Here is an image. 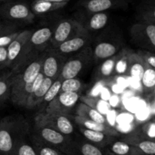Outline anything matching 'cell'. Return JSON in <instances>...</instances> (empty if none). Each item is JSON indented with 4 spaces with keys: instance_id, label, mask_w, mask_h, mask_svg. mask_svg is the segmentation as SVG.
<instances>
[{
    "instance_id": "obj_1",
    "label": "cell",
    "mask_w": 155,
    "mask_h": 155,
    "mask_svg": "<svg viewBox=\"0 0 155 155\" xmlns=\"http://www.w3.org/2000/svg\"><path fill=\"white\" fill-rule=\"evenodd\" d=\"M31 128L21 115H6L0 119V155H11L21 141L27 139Z\"/></svg>"
},
{
    "instance_id": "obj_2",
    "label": "cell",
    "mask_w": 155,
    "mask_h": 155,
    "mask_svg": "<svg viewBox=\"0 0 155 155\" xmlns=\"http://www.w3.org/2000/svg\"><path fill=\"white\" fill-rule=\"evenodd\" d=\"M52 32L53 29L48 27H41L32 32L29 39L24 44L18 60L11 69V72L12 74L18 73L40 53L49 48Z\"/></svg>"
},
{
    "instance_id": "obj_3",
    "label": "cell",
    "mask_w": 155,
    "mask_h": 155,
    "mask_svg": "<svg viewBox=\"0 0 155 155\" xmlns=\"http://www.w3.org/2000/svg\"><path fill=\"white\" fill-rule=\"evenodd\" d=\"M30 133L40 139L45 144L55 147L66 155H79L75 140L72 137L63 135L53 128L42 122L35 117L33 129Z\"/></svg>"
},
{
    "instance_id": "obj_4",
    "label": "cell",
    "mask_w": 155,
    "mask_h": 155,
    "mask_svg": "<svg viewBox=\"0 0 155 155\" xmlns=\"http://www.w3.org/2000/svg\"><path fill=\"white\" fill-rule=\"evenodd\" d=\"M92 62V48L89 45L67 59L58 78L62 81L77 78Z\"/></svg>"
},
{
    "instance_id": "obj_5",
    "label": "cell",
    "mask_w": 155,
    "mask_h": 155,
    "mask_svg": "<svg viewBox=\"0 0 155 155\" xmlns=\"http://www.w3.org/2000/svg\"><path fill=\"white\" fill-rule=\"evenodd\" d=\"M44 53H40L36 58L27 64L18 73H15L11 75V91H15L26 84L33 81L36 76L41 72L42 69V60H43Z\"/></svg>"
},
{
    "instance_id": "obj_6",
    "label": "cell",
    "mask_w": 155,
    "mask_h": 155,
    "mask_svg": "<svg viewBox=\"0 0 155 155\" xmlns=\"http://www.w3.org/2000/svg\"><path fill=\"white\" fill-rule=\"evenodd\" d=\"M0 16L12 22L32 23L35 15L26 3L15 2H7L0 6Z\"/></svg>"
},
{
    "instance_id": "obj_7",
    "label": "cell",
    "mask_w": 155,
    "mask_h": 155,
    "mask_svg": "<svg viewBox=\"0 0 155 155\" xmlns=\"http://www.w3.org/2000/svg\"><path fill=\"white\" fill-rule=\"evenodd\" d=\"M132 40L143 48L154 53L155 50V24L138 22L130 29Z\"/></svg>"
},
{
    "instance_id": "obj_8",
    "label": "cell",
    "mask_w": 155,
    "mask_h": 155,
    "mask_svg": "<svg viewBox=\"0 0 155 155\" xmlns=\"http://www.w3.org/2000/svg\"><path fill=\"white\" fill-rule=\"evenodd\" d=\"M84 27L75 19H64L59 21L53 30L49 48H55L69 38L81 31Z\"/></svg>"
},
{
    "instance_id": "obj_9",
    "label": "cell",
    "mask_w": 155,
    "mask_h": 155,
    "mask_svg": "<svg viewBox=\"0 0 155 155\" xmlns=\"http://www.w3.org/2000/svg\"><path fill=\"white\" fill-rule=\"evenodd\" d=\"M36 117L63 135L71 137L74 134V125L70 115L54 112H42L38 113Z\"/></svg>"
},
{
    "instance_id": "obj_10",
    "label": "cell",
    "mask_w": 155,
    "mask_h": 155,
    "mask_svg": "<svg viewBox=\"0 0 155 155\" xmlns=\"http://www.w3.org/2000/svg\"><path fill=\"white\" fill-rule=\"evenodd\" d=\"M68 58L52 48H48L44 53L41 72L46 78L57 79Z\"/></svg>"
},
{
    "instance_id": "obj_11",
    "label": "cell",
    "mask_w": 155,
    "mask_h": 155,
    "mask_svg": "<svg viewBox=\"0 0 155 155\" xmlns=\"http://www.w3.org/2000/svg\"><path fill=\"white\" fill-rule=\"evenodd\" d=\"M81 97V92H60L50 102L43 112H59L69 115Z\"/></svg>"
},
{
    "instance_id": "obj_12",
    "label": "cell",
    "mask_w": 155,
    "mask_h": 155,
    "mask_svg": "<svg viewBox=\"0 0 155 155\" xmlns=\"http://www.w3.org/2000/svg\"><path fill=\"white\" fill-rule=\"evenodd\" d=\"M90 40L89 31L84 28L72 37L69 38L62 43L59 44L55 48L52 49L55 50L58 53L63 55L65 57L68 58L89 46Z\"/></svg>"
},
{
    "instance_id": "obj_13",
    "label": "cell",
    "mask_w": 155,
    "mask_h": 155,
    "mask_svg": "<svg viewBox=\"0 0 155 155\" xmlns=\"http://www.w3.org/2000/svg\"><path fill=\"white\" fill-rule=\"evenodd\" d=\"M130 0H82L80 5L88 13L104 12L110 9H127Z\"/></svg>"
},
{
    "instance_id": "obj_14",
    "label": "cell",
    "mask_w": 155,
    "mask_h": 155,
    "mask_svg": "<svg viewBox=\"0 0 155 155\" xmlns=\"http://www.w3.org/2000/svg\"><path fill=\"white\" fill-rule=\"evenodd\" d=\"M44 78L45 76L42 72H40L32 82L26 84L25 85L15 91H11L9 100H11V101L15 105L24 108L28 98L33 94V91L39 87Z\"/></svg>"
},
{
    "instance_id": "obj_15",
    "label": "cell",
    "mask_w": 155,
    "mask_h": 155,
    "mask_svg": "<svg viewBox=\"0 0 155 155\" xmlns=\"http://www.w3.org/2000/svg\"><path fill=\"white\" fill-rule=\"evenodd\" d=\"M32 30H25L20 31L18 36L7 46L8 68L12 69L21 54L24 44L32 33Z\"/></svg>"
},
{
    "instance_id": "obj_16",
    "label": "cell",
    "mask_w": 155,
    "mask_h": 155,
    "mask_svg": "<svg viewBox=\"0 0 155 155\" xmlns=\"http://www.w3.org/2000/svg\"><path fill=\"white\" fill-rule=\"evenodd\" d=\"M120 139L139 149L145 155H155V141L141 136L134 131L123 135Z\"/></svg>"
},
{
    "instance_id": "obj_17",
    "label": "cell",
    "mask_w": 155,
    "mask_h": 155,
    "mask_svg": "<svg viewBox=\"0 0 155 155\" xmlns=\"http://www.w3.org/2000/svg\"><path fill=\"white\" fill-rule=\"evenodd\" d=\"M78 129L86 141L100 147H106L114 140L117 138V137L112 136V135H107L103 132L90 130V129H86L81 126H78Z\"/></svg>"
},
{
    "instance_id": "obj_18",
    "label": "cell",
    "mask_w": 155,
    "mask_h": 155,
    "mask_svg": "<svg viewBox=\"0 0 155 155\" xmlns=\"http://www.w3.org/2000/svg\"><path fill=\"white\" fill-rule=\"evenodd\" d=\"M73 119L78 126H81V127L86 128V129H90V130L103 132V133L107 134V135H112V136L117 137V138H119L120 136V132H118L110 124H102V123L96 122L86 119L77 116V115H74Z\"/></svg>"
},
{
    "instance_id": "obj_19",
    "label": "cell",
    "mask_w": 155,
    "mask_h": 155,
    "mask_svg": "<svg viewBox=\"0 0 155 155\" xmlns=\"http://www.w3.org/2000/svg\"><path fill=\"white\" fill-rule=\"evenodd\" d=\"M54 80L55 79L50 78H44L39 87L33 91V94L28 98L24 108L27 109H34L39 107L44 96Z\"/></svg>"
},
{
    "instance_id": "obj_20",
    "label": "cell",
    "mask_w": 155,
    "mask_h": 155,
    "mask_svg": "<svg viewBox=\"0 0 155 155\" xmlns=\"http://www.w3.org/2000/svg\"><path fill=\"white\" fill-rule=\"evenodd\" d=\"M120 48L113 43L101 42L92 49L93 62L99 63L114 56L120 51Z\"/></svg>"
},
{
    "instance_id": "obj_21",
    "label": "cell",
    "mask_w": 155,
    "mask_h": 155,
    "mask_svg": "<svg viewBox=\"0 0 155 155\" xmlns=\"http://www.w3.org/2000/svg\"><path fill=\"white\" fill-rule=\"evenodd\" d=\"M105 148L110 155H145L134 146L117 138L114 140Z\"/></svg>"
},
{
    "instance_id": "obj_22",
    "label": "cell",
    "mask_w": 155,
    "mask_h": 155,
    "mask_svg": "<svg viewBox=\"0 0 155 155\" xmlns=\"http://www.w3.org/2000/svg\"><path fill=\"white\" fill-rule=\"evenodd\" d=\"M68 2H54L47 0H34L30 9L34 15H45L64 8Z\"/></svg>"
},
{
    "instance_id": "obj_23",
    "label": "cell",
    "mask_w": 155,
    "mask_h": 155,
    "mask_svg": "<svg viewBox=\"0 0 155 155\" xmlns=\"http://www.w3.org/2000/svg\"><path fill=\"white\" fill-rule=\"evenodd\" d=\"M75 115L82 117L86 119L92 120V121L96 122L102 123V124H109L105 116L102 113L92 108L91 106H88L87 104L83 103V102L77 105V108H76Z\"/></svg>"
},
{
    "instance_id": "obj_24",
    "label": "cell",
    "mask_w": 155,
    "mask_h": 155,
    "mask_svg": "<svg viewBox=\"0 0 155 155\" xmlns=\"http://www.w3.org/2000/svg\"><path fill=\"white\" fill-rule=\"evenodd\" d=\"M118 57V53L109 59L102 61L98 67L95 73V79L101 81L110 78L114 74V68L116 61Z\"/></svg>"
},
{
    "instance_id": "obj_25",
    "label": "cell",
    "mask_w": 155,
    "mask_h": 155,
    "mask_svg": "<svg viewBox=\"0 0 155 155\" xmlns=\"http://www.w3.org/2000/svg\"><path fill=\"white\" fill-rule=\"evenodd\" d=\"M79 155H110L105 147H100L86 139L75 140Z\"/></svg>"
},
{
    "instance_id": "obj_26",
    "label": "cell",
    "mask_w": 155,
    "mask_h": 155,
    "mask_svg": "<svg viewBox=\"0 0 155 155\" xmlns=\"http://www.w3.org/2000/svg\"><path fill=\"white\" fill-rule=\"evenodd\" d=\"M90 17L86 21V24L83 25L87 31L90 30H98L104 28L108 22L109 15L107 12H97L89 13Z\"/></svg>"
},
{
    "instance_id": "obj_27",
    "label": "cell",
    "mask_w": 155,
    "mask_h": 155,
    "mask_svg": "<svg viewBox=\"0 0 155 155\" xmlns=\"http://www.w3.org/2000/svg\"><path fill=\"white\" fill-rule=\"evenodd\" d=\"M29 138L37 155H66L55 147L45 144L33 134H30Z\"/></svg>"
},
{
    "instance_id": "obj_28",
    "label": "cell",
    "mask_w": 155,
    "mask_h": 155,
    "mask_svg": "<svg viewBox=\"0 0 155 155\" xmlns=\"http://www.w3.org/2000/svg\"><path fill=\"white\" fill-rule=\"evenodd\" d=\"M146 65H145L139 56L135 52H132L129 59V66L127 75L140 80L145 71Z\"/></svg>"
},
{
    "instance_id": "obj_29",
    "label": "cell",
    "mask_w": 155,
    "mask_h": 155,
    "mask_svg": "<svg viewBox=\"0 0 155 155\" xmlns=\"http://www.w3.org/2000/svg\"><path fill=\"white\" fill-rule=\"evenodd\" d=\"M137 19L139 22L155 24L154 0H148L141 5L138 11Z\"/></svg>"
},
{
    "instance_id": "obj_30",
    "label": "cell",
    "mask_w": 155,
    "mask_h": 155,
    "mask_svg": "<svg viewBox=\"0 0 155 155\" xmlns=\"http://www.w3.org/2000/svg\"><path fill=\"white\" fill-rule=\"evenodd\" d=\"M133 50L123 48L118 52V57L116 61L114 74H125L127 75L129 66V59Z\"/></svg>"
},
{
    "instance_id": "obj_31",
    "label": "cell",
    "mask_w": 155,
    "mask_h": 155,
    "mask_svg": "<svg viewBox=\"0 0 155 155\" xmlns=\"http://www.w3.org/2000/svg\"><path fill=\"white\" fill-rule=\"evenodd\" d=\"M142 91L145 93H154L155 88V69L147 66L140 79Z\"/></svg>"
},
{
    "instance_id": "obj_32",
    "label": "cell",
    "mask_w": 155,
    "mask_h": 155,
    "mask_svg": "<svg viewBox=\"0 0 155 155\" xmlns=\"http://www.w3.org/2000/svg\"><path fill=\"white\" fill-rule=\"evenodd\" d=\"M62 80H61L59 78H58L57 79L54 81V82L52 83V84L50 86V88H48V90L47 91L46 94L44 96L43 99H42V102H41L40 105H39V109L41 110L40 112H43L45 110V107L47 106V105L50 103L51 101H52L54 98H55L56 96L60 93V89H61V85Z\"/></svg>"
},
{
    "instance_id": "obj_33",
    "label": "cell",
    "mask_w": 155,
    "mask_h": 155,
    "mask_svg": "<svg viewBox=\"0 0 155 155\" xmlns=\"http://www.w3.org/2000/svg\"><path fill=\"white\" fill-rule=\"evenodd\" d=\"M11 75L12 72L0 75V107L10 99Z\"/></svg>"
},
{
    "instance_id": "obj_34",
    "label": "cell",
    "mask_w": 155,
    "mask_h": 155,
    "mask_svg": "<svg viewBox=\"0 0 155 155\" xmlns=\"http://www.w3.org/2000/svg\"><path fill=\"white\" fill-rule=\"evenodd\" d=\"M133 131L147 139L155 141V122L154 119L140 125L133 129Z\"/></svg>"
},
{
    "instance_id": "obj_35",
    "label": "cell",
    "mask_w": 155,
    "mask_h": 155,
    "mask_svg": "<svg viewBox=\"0 0 155 155\" xmlns=\"http://www.w3.org/2000/svg\"><path fill=\"white\" fill-rule=\"evenodd\" d=\"M80 100L83 103H86L88 106H91L93 109H96L101 113L104 114V112H107L109 109V106L107 103L103 100H99L94 97H89V96H81Z\"/></svg>"
},
{
    "instance_id": "obj_36",
    "label": "cell",
    "mask_w": 155,
    "mask_h": 155,
    "mask_svg": "<svg viewBox=\"0 0 155 155\" xmlns=\"http://www.w3.org/2000/svg\"><path fill=\"white\" fill-rule=\"evenodd\" d=\"M83 84L77 78L62 81L60 92H81Z\"/></svg>"
},
{
    "instance_id": "obj_37",
    "label": "cell",
    "mask_w": 155,
    "mask_h": 155,
    "mask_svg": "<svg viewBox=\"0 0 155 155\" xmlns=\"http://www.w3.org/2000/svg\"><path fill=\"white\" fill-rule=\"evenodd\" d=\"M11 155H37L31 142L27 139L21 141Z\"/></svg>"
},
{
    "instance_id": "obj_38",
    "label": "cell",
    "mask_w": 155,
    "mask_h": 155,
    "mask_svg": "<svg viewBox=\"0 0 155 155\" xmlns=\"http://www.w3.org/2000/svg\"><path fill=\"white\" fill-rule=\"evenodd\" d=\"M136 54L139 56V58L142 59L146 66L155 68V56L153 52L141 49L136 52Z\"/></svg>"
},
{
    "instance_id": "obj_39",
    "label": "cell",
    "mask_w": 155,
    "mask_h": 155,
    "mask_svg": "<svg viewBox=\"0 0 155 155\" xmlns=\"http://www.w3.org/2000/svg\"><path fill=\"white\" fill-rule=\"evenodd\" d=\"M19 33L20 31H15L0 35V47H7Z\"/></svg>"
},
{
    "instance_id": "obj_40",
    "label": "cell",
    "mask_w": 155,
    "mask_h": 155,
    "mask_svg": "<svg viewBox=\"0 0 155 155\" xmlns=\"http://www.w3.org/2000/svg\"><path fill=\"white\" fill-rule=\"evenodd\" d=\"M17 24L15 23H4L0 21V35L16 31Z\"/></svg>"
},
{
    "instance_id": "obj_41",
    "label": "cell",
    "mask_w": 155,
    "mask_h": 155,
    "mask_svg": "<svg viewBox=\"0 0 155 155\" xmlns=\"http://www.w3.org/2000/svg\"><path fill=\"white\" fill-rule=\"evenodd\" d=\"M8 67L7 47H0V69Z\"/></svg>"
},
{
    "instance_id": "obj_42",
    "label": "cell",
    "mask_w": 155,
    "mask_h": 155,
    "mask_svg": "<svg viewBox=\"0 0 155 155\" xmlns=\"http://www.w3.org/2000/svg\"><path fill=\"white\" fill-rule=\"evenodd\" d=\"M47 1L54 2H68L71 0H47Z\"/></svg>"
},
{
    "instance_id": "obj_43",
    "label": "cell",
    "mask_w": 155,
    "mask_h": 155,
    "mask_svg": "<svg viewBox=\"0 0 155 155\" xmlns=\"http://www.w3.org/2000/svg\"><path fill=\"white\" fill-rule=\"evenodd\" d=\"M9 1V0H0V2H7Z\"/></svg>"
},
{
    "instance_id": "obj_44",
    "label": "cell",
    "mask_w": 155,
    "mask_h": 155,
    "mask_svg": "<svg viewBox=\"0 0 155 155\" xmlns=\"http://www.w3.org/2000/svg\"><path fill=\"white\" fill-rule=\"evenodd\" d=\"M0 119H1V118H0Z\"/></svg>"
}]
</instances>
